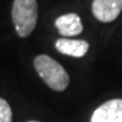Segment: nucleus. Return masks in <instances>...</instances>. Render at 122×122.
<instances>
[{"label":"nucleus","mask_w":122,"mask_h":122,"mask_svg":"<svg viewBox=\"0 0 122 122\" xmlns=\"http://www.w3.org/2000/svg\"><path fill=\"white\" fill-rule=\"evenodd\" d=\"M34 66L39 76L45 84L55 91H64L69 86L70 76L56 60L47 55H37Z\"/></svg>","instance_id":"1"},{"label":"nucleus","mask_w":122,"mask_h":122,"mask_svg":"<svg viewBox=\"0 0 122 122\" xmlns=\"http://www.w3.org/2000/svg\"><path fill=\"white\" fill-rule=\"evenodd\" d=\"M11 19L20 37H27L34 31L37 23L36 0H14Z\"/></svg>","instance_id":"2"},{"label":"nucleus","mask_w":122,"mask_h":122,"mask_svg":"<svg viewBox=\"0 0 122 122\" xmlns=\"http://www.w3.org/2000/svg\"><path fill=\"white\" fill-rule=\"evenodd\" d=\"M91 122H122V98L108 100L98 106L91 116Z\"/></svg>","instance_id":"3"},{"label":"nucleus","mask_w":122,"mask_h":122,"mask_svg":"<svg viewBox=\"0 0 122 122\" xmlns=\"http://www.w3.org/2000/svg\"><path fill=\"white\" fill-rule=\"evenodd\" d=\"M122 11V0H93L92 14L101 23H111Z\"/></svg>","instance_id":"4"},{"label":"nucleus","mask_w":122,"mask_h":122,"mask_svg":"<svg viewBox=\"0 0 122 122\" xmlns=\"http://www.w3.org/2000/svg\"><path fill=\"white\" fill-rule=\"evenodd\" d=\"M55 26L57 27V31L60 32V35L65 37L77 36L84 30L80 16L75 13L59 16L56 21H55Z\"/></svg>","instance_id":"5"},{"label":"nucleus","mask_w":122,"mask_h":122,"mask_svg":"<svg viewBox=\"0 0 122 122\" xmlns=\"http://www.w3.org/2000/svg\"><path fill=\"white\" fill-rule=\"evenodd\" d=\"M55 46L60 54L72 57H82L88 51V42L85 40H70L62 37L56 41Z\"/></svg>","instance_id":"6"},{"label":"nucleus","mask_w":122,"mask_h":122,"mask_svg":"<svg viewBox=\"0 0 122 122\" xmlns=\"http://www.w3.org/2000/svg\"><path fill=\"white\" fill-rule=\"evenodd\" d=\"M0 122H13V111L6 100L0 97Z\"/></svg>","instance_id":"7"},{"label":"nucleus","mask_w":122,"mask_h":122,"mask_svg":"<svg viewBox=\"0 0 122 122\" xmlns=\"http://www.w3.org/2000/svg\"><path fill=\"white\" fill-rule=\"evenodd\" d=\"M29 122H39V121H29Z\"/></svg>","instance_id":"8"}]
</instances>
